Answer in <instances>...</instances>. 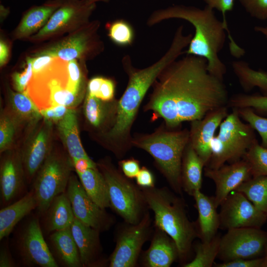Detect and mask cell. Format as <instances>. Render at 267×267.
Returning <instances> with one entry per match:
<instances>
[{
  "label": "cell",
  "instance_id": "obj_1",
  "mask_svg": "<svg viewBox=\"0 0 267 267\" xmlns=\"http://www.w3.org/2000/svg\"><path fill=\"white\" fill-rule=\"evenodd\" d=\"M152 86L144 109L163 118L171 129L201 119L210 111L226 106L229 99L223 81L209 73L205 58L195 55L171 63Z\"/></svg>",
  "mask_w": 267,
  "mask_h": 267
},
{
  "label": "cell",
  "instance_id": "obj_2",
  "mask_svg": "<svg viewBox=\"0 0 267 267\" xmlns=\"http://www.w3.org/2000/svg\"><path fill=\"white\" fill-rule=\"evenodd\" d=\"M175 18L190 22L195 29L188 48L183 52L205 58L209 73L223 81L226 67L218 55L226 39V30L222 21L218 19L214 10L206 5L201 9L177 4L154 10L146 23L151 27L164 20Z\"/></svg>",
  "mask_w": 267,
  "mask_h": 267
},
{
  "label": "cell",
  "instance_id": "obj_3",
  "mask_svg": "<svg viewBox=\"0 0 267 267\" xmlns=\"http://www.w3.org/2000/svg\"><path fill=\"white\" fill-rule=\"evenodd\" d=\"M140 188L148 208L154 213L155 227L175 241L178 260L184 265L187 262L193 242L198 235L195 222L189 220L182 197L167 187Z\"/></svg>",
  "mask_w": 267,
  "mask_h": 267
},
{
  "label": "cell",
  "instance_id": "obj_4",
  "mask_svg": "<svg viewBox=\"0 0 267 267\" xmlns=\"http://www.w3.org/2000/svg\"><path fill=\"white\" fill-rule=\"evenodd\" d=\"M189 141L187 130L158 129L150 134L132 138L131 145L152 156L172 190L182 196L181 167L184 150Z\"/></svg>",
  "mask_w": 267,
  "mask_h": 267
},
{
  "label": "cell",
  "instance_id": "obj_5",
  "mask_svg": "<svg viewBox=\"0 0 267 267\" xmlns=\"http://www.w3.org/2000/svg\"><path fill=\"white\" fill-rule=\"evenodd\" d=\"M68 61L59 58L41 72L33 74L26 94L40 110L61 105L73 108L82 99L68 88Z\"/></svg>",
  "mask_w": 267,
  "mask_h": 267
},
{
  "label": "cell",
  "instance_id": "obj_6",
  "mask_svg": "<svg viewBox=\"0 0 267 267\" xmlns=\"http://www.w3.org/2000/svg\"><path fill=\"white\" fill-rule=\"evenodd\" d=\"M232 110L220 124L218 134L212 141V155L206 167L217 169L226 162L241 160L257 140L252 127L241 120L236 109Z\"/></svg>",
  "mask_w": 267,
  "mask_h": 267
},
{
  "label": "cell",
  "instance_id": "obj_7",
  "mask_svg": "<svg viewBox=\"0 0 267 267\" xmlns=\"http://www.w3.org/2000/svg\"><path fill=\"white\" fill-rule=\"evenodd\" d=\"M96 164L107 185L110 207L125 222H138L148 208L141 188L129 180L109 160H103Z\"/></svg>",
  "mask_w": 267,
  "mask_h": 267
},
{
  "label": "cell",
  "instance_id": "obj_8",
  "mask_svg": "<svg viewBox=\"0 0 267 267\" xmlns=\"http://www.w3.org/2000/svg\"><path fill=\"white\" fill-rule=\"evenodd\" d=\"M73 170V163L68 154L52 149L32 182V189L37 199L36 210L39 216L55 197L66 192Z\"/></svg>",
  "mask_w": 267,
  "mask_h": 267
},
{
  "label": "cell",
  "instance_id": "obj_9",
  "mask_svg": "<svg viewBox=\"0 0 267 267\" xmlns=\"http://www.w3.org/2000/svg\"><path fill=\"white\" fill-rule=\"evenodd\" d=\"M100 22L90 21L64 38L46 46L34 55H50L66 61L78 59L82 61L94 58L104 49L98 31Z\"/></svg>",
  "mask_w": 267,
  "mask_h": 267
},
{
  "label": "cell",
  "instance_id": "obj_10",
  "mask_svg": "<svg viewBox=\"0 0 267 267\" xmlns=\"http://www.w3.org/2000/svg\"><path fill=\"white\" fill-rule=\"evenodd\" d=\"M13 244L21 266L58 267L48 247L38 214L28 217L20 225L15 233Z\"/></svg>",
  "mask_w": 267,
  "mask_h": 267
},
{
  "label": "cell",
  "instance_id": "obj_11",
  "mask_svg": "<svg viewBox=\"0 0 267 267\" xmlns=\"http://www.w3.org/2000/svg\"><path fill=\"white\" fill-rule=\"evenodd\" d=\"M96 3L88 4L83 0H62L47 23L31 36L29 41L39 42L72 33L89 23Z\"/></svg>",
  "mask_w": 267,
  "mask_h": 267
},
{
  "label": "cell",
  "instance_id": "obj_12",
  "mask_svg": "<svg viewBox=\"0 0 267 267\" xmlns=\"http://www.w3.org/2000/svg\"><path fill=\"white\" fill-rule=\"evenodd\" d=\"M267 243V232L260 228L229 229L221 236L217 258L223 262L262 258Z\"/></svg>",
  "mask_w": 267,
  "mask_h": 267
},
{
  "label": "cell",
  "instance_id": "obj_13",
  "mask_svg": "<svg viewBox=\"0 0 267 267\" xmlns=\"http://www.w3.org/2000/svg\"><path fill=\"white\" fill-rule=\"evenodd\" d=\"M125 223L117 234L115 247L108 258L110 267L136 266L142 247L149 237L151 219L148 211L138 222Z\"/></svg>",
  "mask_w": 267,
  "mask_h": 267
},
{
  "label": "cell",
  "instance_id": "obj_14",
  "mask_svg": "<svg viewBox=\"0 0 267 267\" xmlns=\"http://www.w3.org/2000/svg\"><path fill=\"white\" fill-rule=\"evenodd\" d=\"M32 127L20 150L28 184L51 151L53 123L42 118Z\"/></svg>",
  "mask_w": 267,
  "mask_h": 267
},
{
  "label": "cell",
  "instance_id": "obj_15",
  "mask_svg": "<svg viewBox=\"0 0 267 267\" xmlns=\"http://www.w3.org/2000/svg\"><path fill=\"white\" fill-rule=\"evenodd\" d=\"M66 192L74 217L79 222L100 232L109 230L114 223L113 216L92 201L74 174L70 177Z\"/></svg>",
  "mask_w": 267,
  "mask_h": 267
},
{
  "label": "cell",
  "instance_id": "obj_16",
  "mask_svg": "<svg viewBox=\"0 0 267 267\" xmlns=\"http://www.w3.org/2000/svg\"><path fill=\"white\" fill-rule=\"evenodd\" d=\"M220 228L229 230L242 227L260 228L267 216L242 193L233 191L220 205Z\"/></svg>",
  "mask_w": 267,
  "mask_h": 267
},
{
  "label": "cell",
  "instance_id": "obj_17",
  "mask_svg": "<svg viewBox=\"0 0 267 267\" xmlns=\"http://www.w3.org/2000/svg\"><path fill=\"white\" fill-rule=\"evenodd\" d=\"M0 164V205H9L23 196L28 184L20 150L3 153Z\"/></svg>",
  "mask_w": 267,
  "mask_h": 267
},
{
  "label": "cell",
  "instance_id": "obj_18",
  "mask_svg": "<svg viewBox=\"0 0 267 267\" xmlns=\"http://www.w3.org/2000/svg\"><path fill=\"white\" fill-rule=\"evenodd\" d=\"M204 175L215 183L214 197L218 207L231 192L252 177L250 166L244 159L217 169L206 167Z\"/></svg>",
  "mask_w": 267,
  "mask_h": 267
},
{
  "label": "cell",
  "instance_id": "obj_19",
  "mask_svg": "<svg viewBox=\"0 0 267 267\" xmlns=\"http://www.w3.org/2000/svg\"><path fill=\"white\" fill-rule=\"evenodd\" d=\"M227 115V106H224L210 111L201 119L191 122L189 142L205 166L211 157V143L216 131Z\"/></svg>",
  "mask_w": 267,
  "mask_h": 267
},
{
  "label": "cell",
  "instance_id": "obj_20",
  "mask_svg": "<svg viewBox=\"0 0 267 267\" xmlns=\"http://www.w3.org/2000/svg\"><path fill=\"white\" fill-rule=\"evenodd\" d=\"M71 229L79 252L82 267H102L109 265L108 259L103 255L99 231L75 218Z\"/></svg>",
  "mask_w": 267,
  "mask_h": 267
},
{
  "label": "cell",
  "instance_id": "obj_21",
  "mask_svg": "<svg viewBox=\"0 0 267 267\" xmlns=\"http://www.w3.org/2000/svg\"><path fill=\"white\" fill-rule=\"evenodd\" d=\"M45 240L58 267H82L71 227L50 233L46 236Z\"/></svg>",
  "mask_w": 267,
  "mask_h": 267
},
{
  "label": "cell",
  "instance_id": "obj_22",
  "mask_svg": "<svg viewBox=\"0 0 267 267\" xmlns=\"http://www.w3.org/2000/svg\"><path fill=\"white\" fill-rule=\"evenodd\" d=\"M178 259V251L173 239L156 227L149 248L144 252L142 264L146 267H170Z\"/></svg>",
  "mask_w": 267,
  "mask_h": 267
},
{
  "label": "cell",
  "instance_id": "obj_23",
  "mask_svg": "<svg viewBox=\"0 0 267 267\" xmlns=\"http://www.w3.org/2000/svg\"><path fill=\"white\" fill-rule=\"evenodd\" d=\"M192 196L198 213L195 222L198 238L202 242L210 241L217 234L220 228V215L215 197L208 196L201 190L195 191Z\"/></svg>",
  "mask_w": 267,
  "mask_h": 267
},
{
  "label": "cell",
  "instance_id": "obj_24",
  "mask_svg": "<svg viewBox=\"0 0 267 267\" xmlns=\"http://www.w3.org/2000/svg\"><path fill=\"white\" fill-rule=\"evenodd\" d=\"M74 218L66 192L58 195L40 216L41 226L44 236L54 231L70 227Z\"/></svg>",
  "mask_w": 267,
  "mask_h": 267
},
{
  "label": "cell",
  "instance_id": "obj_25",
  "mask_svg": "<svg viewBox=\"0 0 267 267\" xmlns=\"http://www.w3.org/2000/svg\"><path fill=\"white\" fill-rule=\"evenodd\" d=\"M62 1L48 0L42 5L33 6L26 11L14 30L13 39L29 38L37 33L47 23L52 14L61 5Z\"/></svg>",
  "mask_w": 267,
  "mask_h": 267
},
{
  "label": "cell",
  "instance_id": "obj_26",
  "mask_svg": "<svg viewBox=\"0 0 267 267\" xmlns=\"http://www.w3.org/2000/svg\"><path fill=\"white\" fill-rule=\"evenodd\" d=\"M37 201L32 189L0 211V240L8 237L16 225L36 210Z\"/></svg>",
  "mask_w": 267,
  "mask_h": 267
},
{
  "label": "cell",
  "instance_id": "obj_27",
  "mask_svg": "<svg viewBox=\"0 0 267 267\" xmlns=\"http://www.w3.org/2000/svg\"><path fill=\"white\" fill-rule=\"evenodd\" d=\"M56 125L60 138L72 161L89 158L80 138L76 110L69 108L66 115Z\"/></svg>",
  "mask_w": 267,
  "mask_h": 267
},
{
  "label": "cell",
  "instance_id": "obj_28",
  "mask_svg": "<svg viewBox=\"0 0 267 267\" xmlns=\"http://www.w3.org/2000/svg\"><path fill=\"white\" fill-rule=\"evenodd\" d=\"M205 166L204 162L189 142L183 152L181 167L182 190L188 195L192 196L195 191L201 190Z\"/></svg>",
  "mask_w": 267,
  "mask_h": 267
},
{
  "label": "cell",
  "instance_id": "obj_29",
  "mask_svg": "<svg viewBox=\"0 0 267 267\" xmlns=\"http://www.w3.org/2000/svg\"><path fill=\"white\" fill-rule=\"evenodd\" d=\"M118 101H105L86 93L84 111L87 121L96 129L108 124L112 128L116 120Z\"/></svg>",
  "mask_w": 267,
  "mask_h": 267
},
{
  "label": "cell",
  "instance_id": "obj_30",
  "mask_svg": "<svg viewBox=\"0 0 267 267\" xmlns=\"http://www.w3.org/2000/svg\"><path fill=\"white\" fill-rule=\"evenodd\" d=\"M7 95L9 111L19 124L28 122L32 125L43 118L38 107L26 93L8 88Z\"/></svg>",
  "mask_w": 267,
  "mask_h": 267
},
{
  "label": "cell",
  "instance_id": "obj_31",
  "mask_svg": "<svg viewBox=\"0 0 267 267\" xmlns=\"http://www.w3.org/2000/svg\"><path fill=\"white\" fill-rule=\"evenodd\" d=\"M77 176L86 192L94 202L103 209L110 207L107 185L98 167L89 169Z\"/></svg>",
  "mask_w": 267,
  "mask_h": 267
},
{
  "label": "cell",
  "instance_id": "obj_32",
  "mask_svg": "<svg viewBox=\"0 0 267 267\" xmlns=\"http://www.w3.org/2000/svg\"><path fill=\"white\" fill-rule=\"evenodd\" d=\"M232 67L240 86L245 91L258 87L265 95H267V72L255 70L243 61L233 62Z\"/></svg>",
  "mask_w": 267,
  "mask_h": 267
},
{
  "label": "cell",
  "instance_id": "obj_33",
  "mask_svg": "<svg viewBox=\"0 0 267 267\" xmlns=\"http://www.w3.org/2000/svg\"><path fill=\"white\" fill-rule=\"evenodd\" d=\"M235 191L243 194L267 216V176L253 177L242 183Z\"/></svg>",
  "mask_w": 267,
  "mask_h": 267
},
{
  "label": "cell",
  "instance_id": "obj_34",
  "mask_svg": "<svg viewBox=\"0 0 267 267\" xmlns=\"http://www.w3.org/2000/svg\"><path fill=\"white\" fill-rule=\"evenodd\" d=\"M221 236L217 234L212 239L197 243L194 246V258L182 266L183 267H211L215 263L219 252Z\"/></svg>",
  "mask_w": 267,
  "mask_h": 267
},
{
  "label": "cell",
  "instance_id": "obj_35",
  "mask_svg": "<svg viewBox=\"0 0 267 267\" xmlns=\"http://www.w3.org/2000/svg\"><path fill=\"white\" fill-rule=\"evenodd\" d=\"M243 159L248 163L252 177L267 176V148L256 140L248 150Z\"/></svg>",
  "mask_w": 267,
  "mask_h": 267
},
{
  "label": "cell",
  "instance_id": "obj_36",
  "mask_svg": "<svg viewBox=\"0 0 267 267\" xmlns=\"http://www.w3.org/2000/svg\"><path fill=\"white\" fill-rule=\"evenodd\" d=\"M108 36L116 44L125 46L131 45L134 34L130 24L123 19H118L107 25Z\"/></svg>",
  "mask_w": 267,
  "mask_h": 267
},
{
  "label": "cell",
  "instance_id": "obj_37",
  "mask_svg": "<svg viewBox=\"0 0 267 267\" xmlns=\"http://www.w3.org/2000/svg\"><path fill=\"white\" fill-rule=\"evenodd\" d=\"M19 123L9 111H3L0 118V152L12 149Z\"/></svg>",
  "mask_w": 267,
  "mask_h": 267
},
{
  "label": "cell",
  "instance_id": "obj_38",
  "mask_svg": "<svg viewBox=\"0 0 267 267\" xmlns=\"http://www.w3.org/2000/svg\"><path fill=\"white\" fill-rule=\"evenodd\" d=\"M206 5L213 9H216L221 12L222 15V22L225 26L228 38L229 40V49L231 54L237 58L245 54V50L238 45L232 37L228 28L226 20V14L231 11L234 7V0H203Z\"/></svg>",
  "mask_w": 267,
  "mask_h": 267
},
{
  "label": "cell",
  "instance_id": "obj_39",
  "mask_svg": "<svg viewBox=\"0 0 267 267\" xmlns=\"http://www.w3.org/2000/svg\"><path fill=\"white\" fill-rule=\"evenodd\" d=\"M227 105L232 108L249 107L260 113H267V95L236 94L229 98Z\"/></svg>",
  "mask_w": 267,
  "mask_h": 267
},
{
  "label": "cell",
  "instance_id": "obj_40",
  "mask_svg": "<svg viewBox=\"0 0 267 267\" xmlns=\"http://www.w3.org/2000/svg\"><path fill=\"white\" fill-rule=\"evenodd\" d=\"M235 109L240 117L258 133L262 139L261 145L267 148V118L259 116L249 107Z\"/></svg>",
  "mask_w": 267,
  "mask_h": 267
},
{
  "label": "cell",
  "instance_id": "obj_41",
  "mask_svg": "<svg viewBox=\"0 0 267 267\" xmlns=\"http://www.w3.org/2000/svg\"><path fill=\"white\" fill-rule=\"evenodd\" d=\"M68 83L69 90L83 97L85 93V77L81 66L77 59L68 61Z\"/></svg>",
  "mask_w": 267,
  "mask_h": 267
},
{
  "label": "cell",
  "instance_id": "obj_42",
  "mask_svg": "<svg viewBox=\"0 0 267 267\" xmlns=\"http://www.w3.org/2000/svg\"><path fill=\"white\" fill-rule=\"evenodd\" d=\"M32 57L26 58V65L21 72H14L11 76L13 86L16 91L26 93L28 85L33 76Z\"/></svg>",
  "mask_w": 267,
  "mask_h": 267
},
{
  "label": "cell",
  "instance_id": "obj_43",
  "mask_svg": "<svg viewBox=\"0 0 267 267\" xmlns=\"http://www.w3.org/2000/svg\"><path fill=\"white\" fill-rule=\"evenodd\" d=\"M245 10L260 20L267 19V0H238Z\"/></svg>",
  "mask_w": 267,
  "mask_h": 267
},
{
  "label": "cell",
  "instance_id": "obj_44",
  "mask_svg": "<svg viewBox=\"0 0 267 267\" xmlns=\"http://www.w3.org/2000/svg\"><path fill=\"white\" fill-rule=\"evenodd\" d=\"M115 88L112 80L103 77L95 97L105 101H112L114 100Z\"/></svg>",
  "mask_w": 267,
  "mask_h": 267
},
{
  "label": "cell",
  "instance_id": "obj_45",
  "mask_svg": "<svg viewBox=\"0 0 267 267\" xmlns=\"http://www.w3.org/2000/svg\"><path fill=\"white\" fill-rule=\"evenodd\" d=\"M69 108L64 105H58L41 110L40 113L43 118L56 123L66 115Z\"/></svg>",
  "mask_w": 267,
  "mask_h": 267
},
{
  "label": "cell",
  "instance_id": "obj_46",
  "mask_svg": "<svg viewBox=\"0 0 267 267\" xmlns=\"http://www.w3.org/2000/svg\"><path fill=\"white\" fill-rule=\"evenodd\" d=\"M263 257L252 259H239L221 263H214L216 267H262Z\"/></svg>",
  "mask_w": 267,
  "mask_h": 267
},
{
  "label": "cell",
  "instance_id": "obj_47",
  "mask_svg": "<svg viewBox=\"0 0 267 267\" xmlns=\"http://www.w3.org/2000/svg\"><path fill=\"white\" fill-rule=\"evenodd\" d=\"M119 164L123 174L129 178H135L140 169L139 162L134 158L121 160Z\"/></svg>",
  "mask_w": 267,
  "mask_h": 267
},
{
  "label": "cell",
  "instance_id": "obj_48",
  "mask_svg": "<svg viewBox=\"0 0 267 267\" xmlns=\"http://www.w3.org/2000/svg\"><path fill=\"white\" fill-rule=\"evenodd\" d=\"M17 261L13 257L8 245V239L1 245L0 249V267H15Z\"/></svg>",
  "mask_w": 267,
  "mask_h": 267
},
{
  "label": "cell",
  "instance_id": "obj_49",
  "mask_svg": "<svg viewBox=\"0 0 267 267\" xmlns=\"http://www.w3.org/2000/svg\"><path fill=\"white\" fill-rule=\"evenodd\" d=\"M137 184L140 187H154V178L152 173L145 167H142L135 177Z\"/></svg>",
  "mask_w": 267,
  "mask_h": 267
},
{
  "label": "cell",
  "instance_id": "obj_50",
  "mask_svg": "<svg viewBox=\"0 0 267 267\" xmlns=\"http://www.w3.org/2000/svg\"><path fill=\"white\" fill-rule=\"evenodd\" d=\"M50 55H41L32 57L33 74H37L47 66L54 59Z\"/></svg>",
  "mask_w": 267,
  "mask_h": 267
},
{
  "label": "cell",
  "instance_id": "obj_51",
  "mask_svg": "<svg viewBox=\"0 0 267 267\" xmlns=\"http://www.w3.org/2000/svg\"><path fill=\"white\" fill-rule=\"evenodd\" d=\"M72 163L77 175L82 174L89 169L97 168V164L89 157L80 158L73 161Z\"/></svg>",
  "mask_w": 267,
  "mask_h": 267
},
{
  "label": "cell",
  "instance_id": "obj_52",
  "mask_svg": "<svg viewBox=\"0 0 267 267\" xmlns=\"http://www.w3.org/2000/svg\"><path fill=\"white\" fill-rule=\"evenodd\" d=\"M9 50L8 45L2 40L0 42V65L4 66L7 62L9 57Z\"/></svg>",
  "mask_w": 267,
  "mask_h": 267
},
{
  "label": "cell",
  "instance_id": "obj_53",
  "mask_svg": "<svg viewBox=\"0 0 267 267\" xmlns=\"http://www.w3.org/2000/svg\"><path fill=\"white\" fill-rule=\"evenodd\" d=\"M255 30L263 34L267 39V26L266 27L256 26Z\"/></svg>",
  "mask_w": 267,
  "mask_h": 267
},
{
  "label": "cell",
  "instance_id": "obj_54",
  "mask_svg": "<svg viewBox=\"0 0 267 267\" xmlns=\"http://www.w3.org/2000/svg\"><path fill=\"white\" fill-rule=\"evenodd\" d=\"M263 259V260L262 267H267V243L265 247L264 255Z\"/></svg>",
  "mask_w": 267,
  "mask_h": 267
},
{
  "label": "cell",
  "instance_id": "obj_55",
  "mask_svg": "<svg viewBox=\"0 0 267 267\" xmlns=\"http://www.w3.org/2000/svg\"><path fill=\"white\" fill-rule=\"evenodd\" d=\"M109 0H83L84 2L88 4H91L93 3H96L98 1H108Z\"/></svg>",
  "mask_w": 267,
  "mask_h": 267
}]
</instances>
